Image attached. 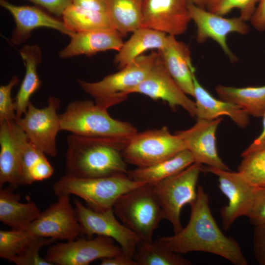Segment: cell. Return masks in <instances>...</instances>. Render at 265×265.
Segmentation results:
<instances>
[{"instance_id": "cell-26", "label": "cell", "mask_w": 265, "mask_h": 265, "mask_svg": "<svg viewBox=\"0 0 265 265\" xmlns=\"http://www.w3.org/2000/svg\"><path fill=\"white\" fill-rule=\"evenodd\" d=\"M194 163L190 152L186 149L175 156L153 165L128 170V177L135 181L152 184L184 170Z\"/></svg>"}, {"instance_id": "cell-19", "label": "cell", "mask_w": 265, "mask_h": 265, "mask_svg": "<svg viewBox=\"0 0 265 265\" xmlns=\"http://www.w3.org/2000/svg\"><path fill=\"white\" fill-rule=\"evenodd\" d=\"M20 126L15 120L0 123V187L24 186L19 141Z\"/></svg>"}, {"instance_id": "cell-41", "label": "cell", "mask_w": 265, "mask_h": 265, "mask_svg": "<svg viewBox=\"0 0 265 265\" xmlns=\"http://www.w3.org/2000/svg\"><path fill=\"white\" fill-rule=\"evenodd\" d=\"M101 265H137L135 260L121 251L117 255L109 258H106L101 260Z\"/></svg>"}, {"instance_id": "cell-21", "label": "cell", "mask_w": 265, "mask_h": 265, "mask_svg": "<svg viewBox=\"0 0 265 265\" xmlns=\"http://www.w3.org/2000/svg\"><path fill=\"white\" fill-rule=\"evenodd\" d=\"M122 36L115 29L74 32L69 36V43L59 53V56L67 58L108 50L119 51L124 44Z\"/></svg>"}, {"instance_id": "cell-22", "label": "cell", "mask_w": 265, "mask_h": 265, "mask_svg": "<svg viewBox=\"0 0 265 265\" xmlns=\"http://www.w3.org/2000/svg\"><path fill=\"white\" fill-rule=\"evenodd\" d=\"M193 79L197 119L213 120L226 115L238 127H247L249 115L245 111L233 103L213 97L199 83L195 74Z\"/></svg>"}, {"instance_id": "cell-12", "label": "cell", "mask_w": 265, "mask_h": 265, "mask_svg": "<svg viewBox=\"0 0 265 265\" xmlns=\"http://www.w3.org/2000/svg\"><path fill=\"white\" fill-rule=\"evenodd\" d=\"M202 171L217 177L219 188L227 198V204L220 211L223 229L228 230L238 217H248L253 204L255 187L249 184L238 171L207 166H202Z\"/></svg>"}, {"instance_id": "cell-40", "label": "cell", "mask_w": 265, "mask_h": 265, "mask_svg": "<svg viewBox=\"0 0 265 265\" xmlns=\"http://www.w3.org/2000/svg\"><path fill=\"white\" fill-rule=\"evenodd\" d=\"M250 21L258 31H265V0H260Z\"/></svg>"}, {"instance_id": "cell-32", "label": "cell", "mask_w": 265, "mask_h": 265, "mask_svg": "<svg viewBox=\"0 0 265 265\" xmlns=\"http://www.w3.org/2000/svg\"><path fill=\"white\" fill-rule=\"evenodd\" d=\"M55 240L31 236L22 250L11 262L17 265H52L39 254L44 247L52 245Z\"/></svg>"}, {"instance_id": "cell-36", "label": "cell", "mask_w": 265, "mask_h": 265, "mask_svg": "<svg viewBox=\"0 0 265 265\" xmlns=\"http://www.w3.org/2000/svg\"><path fill=\"white\" fill-rule=\"evenodd\" d=\"M247 217L255 226L265 224V188L255 187L253 204Z\"/></svg>"}, {"instance_id": "cell-42", "label": "cell", "mask_w": 265, "mask_h": 265, "mask_svg": "<svg viewBox=\"0 0 265 265\" xmlns=\"http://www.w3.org/2000/svg\"><path fill=\"white\" fill-rule=\"evenodd\" d=\"M75 5L107 13V0H71Z\"/></svg>"}, {"instance_id": "cell-30", "label": "cell", "mask_w": 265, "mask_h": 265, "mask_svg": "<svg viewBox=\"0 0 265 265\" xmlns=\"http://www.w3.org/2000/svg\"><path fill=\"white\" fill-rule=\"evenodd\" d=\"M134 259L137 265H190L191 262L176 253L159 239L153 241L140 240Z\"/></svg>"}, {"instance_id": "cell-23", "label": "cell", "mask_w": 265, "mask_h": 265, "mask_svg": "<svg viewBox=\"0 0 265 265\" xmlns=\"http://www.w3.org/2000/svg\"><path fill=\"white\" fill-rule=\"evenodd\" d=\"M11 187L0 188V221L11 229L27 230L41 212L34 202L22 203Z\"/></svg>"}, {"instance_id": "cell-25", "label": "cell", "mask_w": 265, "mask_h": 265, "mask_svg": "<svg viewBox=\"0 0 265 265\" xmlns=\"http://www.w3.org/2000/svg\"><path fill=\"white\" fill-rule=\"evenodd\" d=\"M167 35L147 27H141L132 32L130 38L118 51L114 62L119 69L131 63L146 51L161 50L164 46Z\"/></svg>"}, {"instance_id": "cell-11", "label": "cell", "mask_w": 265, "mask_h": 265, "mask_svg": "<svg viewBox=\"0 0 265 265\" xmlns=\"http://www.w3.org/2000/svg\"><path fill=\"white\" fill-rule=\"evenodd\" d=\"M74 204L82 234L88 238H92L95 235L110 238L119 245L123 251L134 259L137 244L140 239L116 219L113 209L96 212L77 199H74Z\"/></svg>"}, {"instance_id": "cell-43", "label": "cell", "mask_w": 265, "mask_h": 265, "mask_svg": "<svg viewBox=\"0 0 265 265\" xmlns=\"http://www.w3.org/2000/svg\"><path fill=\"white\" fill-rule=\"evenodd\" d=\"M263 117V129L260 135L241 153V156L257 150L265 146V112Z\"/></svg>"}, {"instance_id": "cell-44", "label": "cell", "mask_w": 265, "mask_h": 265, "mask_svg": "<svg viewBox=\"0 0 265 265\" xmlns=\"http://www.w3.org/2000/svg\"><path fill=\"white\" fill-rule=\"evenodd\" d=\"M207 0H186L187 3H193L198 6L205 8Z\"/></svg>"}, {"instance_id": "cell-3", "label": "cell", "mask_w": 265, "mask_h": 265, "mask_svg": "<svg viewBox=\"0 0 265 265\" xmlns=\"http://www.w3.org/2000/svg\"><path fill=\"white\" fill-rule=\"evenodd\" d=\"M59 116L61 131L77 135L128 139L137 132L132 125L113 118L107 108L90 100L70 102Z\"/></svg>"}, {"instance_id": "cell-8", "label": "cell", "mask_w": 265, "mask_h": 265, "mask_svg": "<svg viewBox=\"0 0 265 265\" xmlns=\"http://www.w3.org/2000/svg\"><path fill=\"white\" fill-rule=\"evenodd\" d=\"M185 149L182 138L163 126L135 133L124 144L122 154L126 163L141 168L168 159Z\"/></svg>"}, {"instance_id": "cell-2", "label": "cell", "mask_w": 265, "mask_h": 265, "mask_svg": "<svg viewBox=\"0 0 265 265\" xmlns=\"http://www.w3.org/2000/svg\"><path fill=\"white\" fill-rule=\"evenodd\" d=\"M129 139L88 137L71 133L67 137L66 175L95 178L127 174L128 170L122 151Z\"/></svg>"}, {"instance_id": "cell-5", "label": "cell", "mask_w": 265, "mask_h": 265, "mask_svg": "<svg viewBox=\"0 0 265 265\" xmlns=\"http://www.w3.org/2000/svg\"><path fill=\"white\" fill-rule=\"evenodd\" d=\"M116 216L144 241H153L154 231L164 219L151 184H146L120 196L113 206Z\"/></svg>"}, {"instance_id": "cell-31", "label": "cell", "mask_w": 265, "mask_h": 265, "mask_svg": "<svg viewBox=\"0 0 265 265\" xmlns=\"http://www.w3.org/2000/svg\"><path fill=\"white\" fill-rule=\"evenodd\" d=\"M241 157L238 173L252 186L265 188V146Z\"/></svg>"}, {"instance_id": "cell-24", "label": "cell", "mask_w": 265, "mask_h": 265, "mask_svg": "<svg viewBox=\"0 0 265 265\" xmlns=\"http://www.w3.org/2000/svg\"><path fill=\"white\" fill-rule=\"evenodd\" d=\"M20 54L24 62L26 72L14 101L17 119L26 112L30 97L41 85L37 73V67L42 61L40 48L36 45H26L21 49Z\"/></svg>"}, {"instance_id": "cell-4", "label": "cell", "mask_w": 265, "mask_h": 265, "mask_svg": "<svg viewBox=\"0 0 265 265\" xmlns=\"http://www.w3.org/2000/svg\"><path fill=\"white\" fill-rule=\"evenodd\" d=\"M146 184L132 180L127 174L95 178L65 175L54 184L53 190L58 197L77 196L90 209L101 212L113 209L116 201L123 194Z\"/></svg>"}, {"instance_id": "cell-16", "label": "cell", "mask_w": 265, "mask_h": 265, "mask_svg": "<svg viewBox=\"0 0 265 265\" xmlns=\"http://www.w3.org/2000/svg\"><path fill=\"white\" fill-rule=\"evenodd\" d=\"M190 21L186 0H144L141 27L176 36L186 32Z\"/></svg>"}, {"instance_id": "cell-28", "label": "cell", "mask_w": 265, "mask_h": 265, "mask_svg": "<svg viewBox=\"0 0 265 265\" xmlns=\"http://www.w3.org/2000/svg\"><path fill=\"white\" fill-rule=\"evenodd\" d=\"M144 0H107V14L122 36L141 27Z\"/></svg>"}, {"instance_id": "cell-38", "label": "cell", "mask_w": 265, "mask_h": 265, "mask_svg": "<svg viewBox=\"0 0 265 265\" xmlns=\"http://www.w3.org/2000/svg\"><path fill=\"white\" fill-rule=\"evenodd\" d=\"M41 6L51 13L62 16L64 10L72 4L71 0H26Z\"/></svg>"}, {"instance_id": "cell-6", "label": "cell", "mask_w": 265, "mask_h": 265, "mask_svg": "<svg viewBox=\"0 0 265 265\" xmlns=\"http://www.w3.org/2000/svg\"><path fill=\"white\" fill-rule=\"evenodd\" d=\"M158 56L153 51L147 55L136 58L120 70L105 77L96 82L78 80L79 86L93 97L95 103L104 108L109 107L125 101L131 90L146 77Z\"/></svg>"}, {"instance_id": "cell-15", "label": "cell", "mask_w": 265, "mask_h": 265, "mask_svg": "<svg viewBox=\"0 0 265 265\" xmlns=\"http://www.w3.org/2000/svg\"><path fill=\"white\" fill-rule=\"evenodd\" d=\"M144 94L153 100L167 102L172 109L180 106L195 117V102L189 99L175 81L165 66L158 52V57L144 79L131 93Z\"/></svg>"}, {"instance_id": "cell-33", "label": "cell", "mask_w": 265, "mask_h": 265, "mask_svg": "<svg viewBox=\"0 0 265 265\" xmlns=\"http://www.w3.org/2000/svg\"><path fill=\"white\" fill-rule=\"evenodd\" d=\"M260 0H207L205 8L219 15L224 16L235 8L240 11L239 17L250 21Z\"/></svg>"}, {"instance_id": "cell-17", "label": "cell", "mask_w": 265, "mask_h": 265, "mask_svg": "<svg viewBox=\"0 0 265 265\" xmlns=\"http://www.w3.org/2000/svg\"><path fill=\"white\" fill-rule=\"evenodd\" d=\"M223 119L222 117L213 120L197 119L190 128L175 132L183 140L194 162L214 168L229 170L220 158L216 147V132Z\"/></svg>"}, {"instance_id": "cell-7", "label": "cell", "mask_w": 265, "mask_h": 265, "mask_svg": "<svg viewBox=\"0 0 265 265\" xmlns=\"http://www.w3.org/2000/svg\"><path fill=\"white\" fill-rule=\"evenodd\" d=\"M202 165L193 163L182 171L151 184L162 209L164 219L171 224L174 233L183 226L181 212L186 205H190L197 197V185Z\"/></svg>"}, {"instance_id": "cell-10", "label": "cell", "mask_w": 265, "mask_h": 265, "mask_svg": "<svg viewBox=\"0 0 265 265\" xmlns=\"http://www.w3.org/2000/svg\"><path fill=\"white\" fill-rule=\"evenodd\" d=\"M112 238L101 236L53 243L45 260L52 265H88L91 262L113 257L122 251Z\"/></svg>"}, {"instance_id": "cell-34", "label": "cell", "mask_w": 265, "mask_h": 265, "mask_svg": "<svg viewBox=\"0 0 265 265\" xmlns=\"http://www.w3.org/2000/svg\"><path fill=\"white\" fill-rule=\"evenodd\" d=\"M31 237L27 230H0V257L11 261L22 250Z\"/></svg>"}, {"instance_id": "cell-20", "label": "cell", "mask_w": 265, "mask_h": 265, "mask_svg": "<svg viewBox=\"0 0 265 265\" xmlns=\"http://www.w3.org/2000/svg\"><path fill=\"white\" fill-rule=\"evenodd\" d=\"M175 37L167 35L164 47L158 52L169 73L183 91L194 97L195 68L190 52L187 45Z\"/></svg>"}, {"instance_id": "cell-39", "label": "cell", "mask_w": 265, "mask_h": 265, "mask_svg": "<svg viewBox=\"0 0 265 265\" xmlns=\"http://www.w3.org/2000/svg\"><path fill=\"white\" fill-rule=\"evenodd\" d=\"M54 169L46 157L40 160L32 169L30 178L32 183L42 181L50 178L53 173Z\"/></svg>"}, {"instance_id": "cell-27", "label": "cell", "mask_w": 265, "mask_h": 265, "mask_svg": "<svg viewBox=\"0 0 265 265\" xmlns=\"http://www.w3.org/2000/svg\"><path fill=\"white\" fill-rule=\"evenodd\" d=\"M215 90L221 100L237 105L249 115L262 117L265 112V85L238 88L218 85Z\"/></svg>"}, {"instance_id": "cell-35", "label": "cell", "mask_w": 265, "mask_h": 265, "mask_svg": "<svg viewBox=\"0 0 265 265\" xmlns=\"http://www.w3.org/2000/svg\"><path fill=\"white\" fill-rule=\"evenodd\" d=\"M19 80L17 76H13L8 84L0 86V123L17 119L16 106L11 97V91Z\"/></svg>"}, {"instance_id": "cell-1", "label": "cell", "mask_w": 265, "mask_h": 265, "mask_svg": "<svg viewBox=\"0 0 265 265\" xmlns=\"http://www.w3.org/2000/svg\"><path fill=\"white\" fill-rule=\"evenodd\" d=\"M190 206L187 225L174 235L159 239L176 253L207 252L235 265H248L238 242L226 236L218 227L210 209L209 195L201 186H198L197 198Z\"/></svg>"}, {"instance_id": "cell-37", "label": "cell", "mask_w": 265, "mask_h": 265, "mask_svg": "<svg viewBox=\"0 0 265 265\" xmlns=\"http://www.w3.org/2000/svg\"><path fill=\"white\" fill-rule=\"evenodd\" d=\"M253 247L254 257L261 265H265V224L255 226Z\"/></svg>"}, {"instance_id": "cell-13", "label": "cell", "mask_w": 265, "mask_h": 265, "mask_svg": "<svg viewBox=\"0 0 265 265\" xmlns=\"http://www.w3.org/2000/svg\"><path fill=\"white\" fill-rule=\"evenodd\" d=\"M33 236L55 240H72L81 233L75 208L68 195L58 197L57 201L41 212L27 230Z\"/></svg>"}, {"instance_id": "cell-9", "label": "cell", "mask_w": 265, "mask_h": 265, "mask_svg": "<svg viewBox=\"0 0 265 265\" xmlns=\"http://www.w3.org/2000/svg\"><path fill=\"white\" fill-rule=\"evenodd\" d=\"M60 103L58 98L50 96L47 106L39 108L30 102L23 116L15 121L29 141L51 157L57 155L56 137L61 131V127L57 111L60 106Z\"/></svg>"}, {"instance_id": "cell-18", "label": "cell", "mask_w": 265, "mask_h": 265, "mask_svg": "<svg viewBox=\"0 0 265 265\" xmlns=\"http://www.w3.org/2000/svg\"><path fill=\"white\" fill-rule=\"evenodd\" d=\"M0 5L11 14L15 21L16 26L11 38V42L15 45L25 42L31 37V31L38 27L54 29L69 36L74 33L66 28L63 21L37 6L16 5L6 0H0Z\"/></svg>"}, {"instance_id": "cell-29", "label": "cell", "mask_w": 265, "mask_h": 265, "mask_svg": "<svg viewBox=\"0 0 265 265\" xmlns=\"http://www.w3.org/2000/svg\"><path fill=\"white\" fill-rule=\"evenodd\" d=\"M62 17L66 28L72 32L115 29L107 13L72 3L64 10Z\"/></svg>"}, {"instance_id": "cell-14", "label": "cell", "mask_w": 265, "mask_h": 265, "mask_svg": "<svg viewBox=\"0 0 265 265\" xmlns=\"http://www.w3.org/2000/svg\"><path fill=\"white\" fill-rule=\"evenodd\" d=\"M187 8L191 20L197 27V42L203 43L212 39L220 46L231 61H236L237 58L228 45L227 37L233 32L248 33L250 27L246 21L240 17L225 18L191 3H187Z\"/></svg>"}]
</instances>
